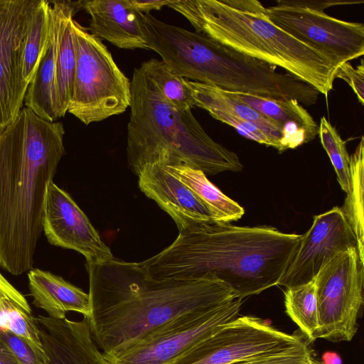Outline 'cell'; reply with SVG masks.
<instances>
[{
	"label": "cell",
	"mask_w": 364,
	"mask_h": 364,
	"mask_svg": "<svg viewBox=\"0 0 364 364\" xmlns=\"http://www.w3.org/2000/svg\"><path fill=\"white\" fill-rule=\"evenodd\" d=\"M318 135L328 155L341 189L346 193L350 188V156L346 141L325 117L320 119Z\"/></svg>",
	"instance_id": "cell-28"
},
{
	"label": "cell",
	"mask_w": 364,
	"mask_h": 364,
	"mask_svg": "<svg viewBox=\"0 0 364 364\" xmlns=\"http://www.w3.org/2000/svg\"><path fill=\"white\" fill-rule=\"evenodd\" d=\"M28 288L33 304L53 318H65L68 311L90 318L89 294L65 281L63 277L38 268L28 271Z\"/></svg>",
	"instance_id": "cell-20"
},
{
	"label": "cell",
	"mask_w": 364,
	"mask_h": 364,
	"mask_svg": "<svg viewBox=\"0 0 364 364\" xmlns=\"http://www.w3.org/2000/svg\"><path fill=\"white\" fill-rule=\"evenodd\" d=\"M230 93L277 123L282 129V151L295 149L316 138L318 125L296 100H277L245 93Z\"/></svg>",
	"instance_id": "cell-18"
},
{
	"label": "cell",
	"mask_w": 364,
	"mask_h": 364,
	"mask_svg": "<svg viewBox=\"0 0 364 364\" xmlns=\"http://www.w3.org/2000/svg\"><path fill=\"white\" fill-rule=\"evenodd\" d=\"M50 2L37 0L26 33L23 54V75L28 85L33 79L49 45Z\"/></svg>",
	"instance_id": "cell-24"
},
{
	"label": "cell",
	"mask_w": 364,
	"mask_h": 364,
	"mask_svg": "<svg viewBox=\"0 0 364 364\" xmlns=\"http://www.w3.org/2000/svg\"><path fill=\"white\" fill-rule=\"evenodd\" d=\"M82 9L81 1H64L60 28L55 72V97L58 118L63 117L72 95L76 58L71 22Z\"/></svg>",
	"instance_id": "cell-21"
},
{
	"label": "cell",
	"mask_w": 364,
	"mask_h": 364,
	"mask_svg": "<svg viewBox=\"0 0 364 364\" xmlns=\"http://www.w3.org/2000/svg\"><path fill=\"white\" fill-rule=\"evenodd\" d=\"M0 336L18 364H48L41 360L26 342L14 333L0 329Z\"/></svg>",
	"instance_id": "cell-30"
},
{
	"label": "cell",
	"mask_w": 364,
	"mask_h": 364,
	"mask_svg": "<svg viewBox=\"0 0 364 364\" xmlns=\"http://www.w3.org/2000/svg\"><path fill=\"white\" fill-rule=\"evenodd\" d=\"M234 364H323L312 357L307 341L284 351Z\"/></svg>",
	"instance_id": "cell-29"
},
{
	"label": "cell",
	"mask_w": 364,
	"mask_h": 364,
	"mask_svg": "<svg viewBox=\"0 0 364 364\" xmlns=\"http://www.w3.org/2000/svg\"><path fill=\"white\" fill-rule=\"evenodd\" d=\"M136 11L142 14H150L152 10H160L167 6L170 0H127Z\"/></svg>",
	"instance_id": "cell-33"
},
{
	"label": "cell",
	"mask_w": 364,
	"mask_h": 364,
	"mask_svg": "<svg viewBox=\"0 0 364 364\" xmlns=\"http://www.w3.org/2000/svg\"><path fill=\"white\" fill-rule=\"evenodd\" d=\"M131 92L127 156L136 175L149 164L188 166L206 176L242 170L238 156L215 141L191 109L172 104L141 65L133 72Z\"/></svg>",
	"instance_id": "cell-4"
},
{
	"label": "cell",
	"mask_w": 364,
	"mask_h": 364,
	"mask_svg": "<svg viewBox=\"0 0 364 364\" xmlns=\"http://www.w3.org/2000/svg\"><path fill=\"white\" fill-rule=\"evenodd\" d=\"M165 168L197 195L211 211L215 221H237L244 215V208L213 185L201 171L184 166Z\"/></svg>",
	"instance_id": "cell-22"
},
{
	"label": "cell",
	"mask_w": 364,
	"mask_h": 364,
	"mask_svg": "<svg viewBox=\"0 0 364 364\" xmlns=\"http://www.w3.org/2000/svg\"><path fill=\"white\" fill-rule=\"evenodd\" d=\"M6 298L28 314L31 309L25 296L18 291L0 272V300Z\"/></svg>",
	"instance_id": "cell-32"
},
{
	"label": "cell",
	"mask_w": 364,
	"mask_h": 364,
	"mask_svg": "<svg viewBox=\"0 0 364 364\" xmlns=\"http://www.w3.org/2000/svg\"><path fill=\"white\" fill-rule=\"evenodd\" d=\"M42 226L50 244L78 252L85 256L87 264H100L114 258L84 212L53 181L48 186Z\"/></svg>",
	"instance_id": "cell-13"
},
{
	"label": "cell",
	"mask_w": 364,
	"mask_h": 364,
	"mask_svg": "<svg viewBox=\"0 0 364 364\" xmlns=\"http://www.w3.org/2000/svg\"><path fill=\"white\" fill-rule=\"evenodd\" d=\"M37 0H0V130L23 108L25 38Z\"/></svg>",
	"instance_id": "cell-11"
},
{
	"label": "cell",
	"mask_w": 364,
	"mask_h": 364,
	"mask_svg": "<svg viewBox=\"0 0 364 364\" xmlns=\"http://www.w3.org/2000/svg\"><path fill=\"white\" fill-rule=\"evenodd\" d=\"M76 65L68 112L85 125L124 113L130 106L131 80L102 40L74 18Z\"/></svg>",
	"instance_id": "cell-6"
},
{
	"label": "cell",
	"mask_w": 364,
	"mask_h": 364,
	"mask_svg": "<svg viewBox=\"0 0 364 364\" xmlns=\"http://www.w3.org/2000/svg\"><path fill=\"white\" fill-rule=\"evenodd\" d=\"M323 364H342V359L341 356L331 351H326L322 355Z\"/></svg>",
	"instance_id": "cell-35"
},
{
	"label": "cell",
	"mask_w": 364,
	"mask_h": 364,
	"mask_svg": "<svg viewBox=\"0 0 364 364\" xmlns=\"http://www.w3.org/2000/svg\"><path fill=\"white\" fill-rule=\"evenodd\" d=\"M244 299L217 308L184 314L148 331L112 353H102L103 364H166L239 316Z\"/></svg>",
	"instance_id": "cell-7"
},
{
	"label": "cell",
	"mask_w": 364,
	"mask_h": 364,
	"mask_svg": "<svg viewBox=\"0 0 364 364\" xmlns=\"http://www.w3.org/2000/svg\"><path fill=\"white\" fill-rule=\"evenodd\" d=\"M301 240V235L270 226L196 222L179 230L168 247L139 263L155 279L213 275L245 299L279 284Z\"/></svg>",
	"instance_id": "cell-2"
},
{
	"label": "cell",
	"mask_w": 364,
	"mask_h": 364,
	"mask_svg": "<svg viewBox=\"0 0 364 364\" xmlns=\"http://www.w3.org/2000/svg\"><path fill=\"white\" fill-rule=\"evenodd\" d=\"M186 85L194 107L206 110L215 119L232 126L243 137L282 152V129L277 123L233 97L228 91L187 79Z\"/></svg>",
	"instance_id": "cell-14"
},
{
	"label": "cell",
	"mask_w": 364,
	"mask_h": 364,
	"mask_svg": "<svg viewBox=\"0 0 364 364\" xmlns=\"http://www.w3.org/2000/svg\"><path fill=\"white\" fill-rule=\"evenodd\" d=\"M285 310L307 339H317L318 323L314 279L284 291Z\"/></svg>",
	"instance_id": "cell-25"
},
{
	"label": "cell",
	"mask_w": 364,
	"mask_h": 364,
	"mask_svg": "<svg viewBox=\"0 0 364 364\" xmlns=\"http://www.w3.org/2000/svg\"><path fill=\"white\" fill-rule=\"evenodd\" d=\"M265 14L280 28L327 56L337 67L364 54V25L279 0Z\"/></svg>",
	"instance_id": "cell-10"
},
{
	"label": "cell",
	"mask_w": 364,
	"mask_h": 364,
	"mask_svg": "<svg viewBox=\"0 0 364 364\" xmlns=\"http://www.w3.org/2000/svg\"><path fill=\"white\" fill-rule=\"evenodd\" d=\"M0 329L23 339L41 360L48 362L36 318L6 298L0 300Z\"/></svg>",
	"instance_id": "cell-26"
},
{
	"label": "cell",
	"mask_w": 364,
	"mask_h": 364,
	"mask_svg": "<svg viewBox=\"0 0 364 364\" xmlns=\"http://www.w3.org/2000/svg\"><path fill=\"white\" fill-rule=\"evenodd\" d=\"M350 188L341 209L355 236L358 256L364 263L363 136L361 137L355 151L350 156Z\"/></svg>",
	"instance_id": "cell-23"
},
{
	"label": "cell",
	"mask_w": 364,
	"mask_h": 364,
	"mask_svg": "<svg viewBox=\"0 0 364 364\" xmlns=\"http://www.w3.org/2000/svg\"><path fill=\"white\" fill-rule=\"evenodd\" d=\"M61 122L23 107L0 130V266L14 276L33 269L48 186L65 154Z\"/></svg>",
	"instance_id": "cell-3"
},
{
	"label": "cell",
	"mask_w": 364,
	"mask_h": 364,
	"mask_svg": "<svg viewBox=\"0 0 364 364\" xmlns=\"http://www.w3.org/2000/svg\"><path fill=\"white\" fill-rule=\"evenodd\" d=\"M90 16L87 31L113 46L127 50H149L141 28L139 11L127 0L81 1Z\"/></svg>",
	"instance_id": "cell-17"
},
{
	"label": "cell",
	"mask_w": 364,
	"mask_h": 364,
	"mask_svg": "<svg viewBox=\"0 0 364 364\" xmlns=\"http://www.w3.org/2000/svg\"><path fill=\"white\" fill-rule=\"evenodd\" d=\"M304 341L260 318L241 316L220 326L166 364H234L284 351Z\"/></svg>",
	"instance_id": "cell-9"
},
{
	"label": "cell",
	"mask_w": 364,
	"mask_h": 364,
	"mask_svg": "<svg viewBox=\"0 0 364 364\" xmlns=\"http://www.w3.org/2000/svg\"><path fill=\"white\" fill-rule=\"evenodd\" d=\"M352 247L357 248L356 238L341 208L315 215L278 285L287 288L311 281L326 263Z\"/></svg>",
	"instance_id": "cell-12"
},
{
	"label": "cell",
	"mask_w": 364,
	"mask_h": 364,
	"mask_svg": "<svg viewBox=\"0 0 364 364\" xmlns=\"http://www.w3.org/2000/svg\"><path fill=\"white\" fill-rule=\"evenodd\" d=\"M93 338L102 353L117 351L186 313L210 310L238 298L208 274L188 279L151 278L136 262L115 259L87 264Z\"/></svg>",
	"instance_id": "cell-1"
},
{
	"label": "cell",
	"mask_w": 364,
	"mask_h": 364,
	"mask_svg": "<svg viewBox=\"0 0 364 364\" xmlns=\"http://www.w3.org/2000/svg\"><path fill=\"white\" fill-rule=\"evenodd\" d=\"M0 364H18L7 344L0 336Z\"/></svg>",
	"instance_id": "cell-34"
},
{
	"label": "cell",
	"mask_w": 364,
	"mask_h": 364,
	"mask_svg": "<svg viewBox=\"0 0 364 364\" xmlns=\"http://www.w3.org/2000/svg\"><path fill=\"white\" fill-rule=\"evenodd\" d=\"M363 266L356 247L338 254L314 277L317 338L350 341L358 328L363 305Z\"/></svg>",
	"instance_id": "cell-8"
},
{
	"label": "cell",
	"mask_w": 364,
	"mask_h": 364,
	"mask_svg": "<svg viewBox=\"0 0 364 364\" xmlns=\"http://www.w3.org/2000/svg\"><path fill=\"white\" fill-rule=\"evenodd\" d=\"M137 176L140 190L172 218L178 230L193 223L215 221L197 195L165 166L146 165Z\"/></svg>",
	"instance_id": "cell-15"
},
{
	"label": "cell",
	"mask_w": 364,
	"mask_h": 364,
	"mask_svg": "<svg viewBox=\"0 0 364 364\" xmlns=\"http://www.w3.org/2000/svg\"><path fill=\"white\" fill-rule=\"evenodd\" d=\"M50 2V38L48 50L28 85L23 104L40 117L58 119L56 109L55 72L60 28L64 1Z\"/></svg>",
	"instance_id": "cell-19"
},
{
	"label": "cell",
	"mask_w": 364,
	"mask_h": 364,
	"mask_svg": "<svg viewBox=\"0 0 364 364\" xmlns=\"http://www.w3.org/2000/svg\"><path fill=\"white\" fill-rule=\"evenodd\" d=\"M141 65L172 104L178 107L193 108V101L186 85V78L171 72L162 60L156 58L144 61Z\"/></svg>",
	"instance_id": "cell-27"
},
{
	"label": "cell",
	"mask_w": 364,
	"mask_h": 364,
	"mask_svg": "<svg viewBox=\"0 0 364 364\" xmlns=\"http://www.w3.org/2000/svg\"><path fill=\"white\" fill-rule=\"evenodd\" d=\"M334 78L346 81L355 93L359 102L364 104V63L361 59L360 64L354 68L349 62L339 65L335 72Z\"/></svg>",
	"instance_id": "cell-31"
},
{
	"label": "cell",
	"mask_w": 364,
	"mask_h": 364,
	"mask_svg": "<svg viewBox=\"0 0 364 364\" xmlns=\"http://www.w3.org/2000/svg\"><path fill=\"white\" fill-rule=\"evenodd\" d=\"M48 364H103L89 318H36Z\"/></svg>",
	"instance_id": "cell-16"
},
{
	"label": "cell",
	"mask_w": 364,
	"mask_h": 364,
	"mask_svg": "<svg viewBox=\"0 0 364 364\" xmlns=\"http://www.w3.org/2000/svg\"><path fill=\"white\" fill-rule=\"evenodd\" d=\"M196 31L242 54L284 69L327 97L338 68L319 50L269 19L255 0H170Z\"/></svg>",
	"instance_id": "cell-5"
}]
</instances>
